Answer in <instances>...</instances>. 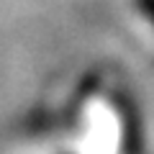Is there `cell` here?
Returning a JSON list of instances; mask_svg holds the SVG:
<instances>
[{
    "label": "cell",
    "mask_w": 154,
    "mask_h": 154,
    "mask_svg": "<svg viewBox=\"0 0 154 154\" xmlns=\"http://www.w3.org/2000/svg\"><path fill=\"white\" fill-rule=\"evenodd\" d=\"M136 11L146 18V23L154 28V0H136Z\"/></svg>",
    "instance_id": "6da1fadb"
}]
</instances>
